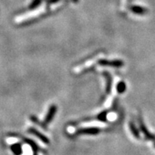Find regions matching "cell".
I'll return each instance as SVG.
<instances>
[{"label": "cell", "instance_id": "obj_8", "mask_svg": "<svg viewBox=\"0 0 155 155\" xmlns=\"http://www.w3.org/2000/svg\"><path fill=\"white\" fill-rule=\"evenodd\" d=\"M131 10H132L133 12L136 13V14H144L147 11V10H145L143 7H140V6H132Z\"/></svg>", "mask_w": 155, "mask_h": 155}, {"label": "cell", "instance_id": "obj_4", "mask_svg": "<svg viewBox=\"0 0 155 155\" xmlns=\"http://www.w3.org/2000/svg\"><path fill=\"white\" fill-rule=\"evenodd\" d=\"M29 131L30 133H32V134H33V135H36V136H37V138H38V139H41V140L42 141V142H44V143H48L49 141H48V139L47 137H45V135H41V133L39 132V131H37V130H36V129L30 128L29 130Z\"/></svg>", "mask_w": 155, "mask_h": 155}, {"label": "cell", "instance_id": "obj_13", "mask_svg": "<svg viewBox=\"0 0 155 155\" xmlns=\"http://www.w3.org/2000/svg\"><path fill=\"white\" fill-rule=\"evenodd\" d=\"M105 118H106V113H105V112H103V113H101V114L99 116V119L101 120H104Z\"/></svg>", "mask_w": 155, "mask_h": 155}, {"label": "cell", "instance_id": "obj_5", "mask_svg": "<svg viewBox=\"0 0 155 155\" xmlns=\"http://www.w3.org/2000/svg\"><path fill=\"white\" fill-rule=\"evenodd\" d=\"M55 112H56V107L51 106V108H50V109H49L48 113L47 116H46V119H45V122L46 123V124H48V123L51 120V119L53 118Z\"/></svg>", "mask_w": 155, "mask_h": 155}, {"label": "cell", "instance_id": "obj_9", "mask_svg": "<svg viewBox=\"0 0 155 155\" xmlns=\"http://www.w3.org/2000/svg\"><path fill=\"white\" fill-rule=\"evenodd\" d=\"M140 127H141V129H142V131L144 132V134H145V135L147 137H148L149 139H153V136L152 135H151L150 133L149 132V131H147V128L145 127V126L143 125V123H140Z\"/></svg>", "mask_w": 155, "mask_h": 155}, {"label": "cell", "instance_id": "obj_1", "mask_svg": "<svg viewBox=\"0 0 155 155\" xmlns=\"http://www.w3.org/2000/svg\"><path fill=\"white\" fill-rule=\"evenodd\" d=\"M45 11H46V6H45V5H44V6H41V7L39 9H37V10L33 11V12L29 13L28 15H23V16L18 17V18H17V21H27L29 18H36V17L40 16V15H42L43 13H45Z\"/></svg>", "mask_w": 155, "mask_h": 155}, {"label": "cell", "instance_id": "obj_6", "mask_svg": "<svg viewBox=\"0 0 155 155\" xmlns=\"http://www.w3.org/2000/svg\"><path fill=\"white\" fill-rule=\"evenodd\" d=\"M98 132H99V130L96 127H92V128L89 127V128L81 130L78 133H80V134H86V135H95Z\"/></svg>", "mask_w": 155, "mask_h": 155}, {"label": "cell", "instance_id": "obj_3", "mask_svg": "<svg viewBox=\"0 0 155 155\" xmlns=\"http://www.w3.org/2000/svg\"><path fill=\"white\" fill-rule=\"evenodd\" d=\"M101 65H107V66H112V67H121L123 65V63L120 60H114V61H107V60H102L100 61Z\"/></svg>", "mask_w": 155, "mask_h": 155}, {"label": "cell", "instance_id": "obj_2", "mask_svg": "<svg viewBox=\"0 0 155 155\" xmlns=\"http://www.w3.org/2000/svg\"><path fill=\"white\" fill-rule=\"evenodd\" d=\"M102 56H103V54H100L99 55H97L96 57H94V59H90V60L87 61L86 63L82 64V65L79 66V67H77V68H74V72H75V73H79V72L82 71L84 69L90 68V67L94 65L96 62H97L98 60H99V59H100L101 57H102Z\"/></svg>", "mask_w": 155, "mask_h": 155}, {"label": "cell", "instance_id": "obj_12", "mask_svg": "<svg viewBox=\"0 0 155 155\" xmlns=\"http://www.w3.org/2000/svg\"><path fill=\"white\" fill-rule=\"evenodd\" d=\"M131 131H132L133 135H135V137H137V138H139V131H137V129L135 128V127L133 126L132 124H131Z\"/></svg>", "mask_w": 155, "mask_h": 155}, {"label": "cell", "instance_id": "obj_7", "mask_svg": "<svg viewBox=\"0 0 155 155\" xmlns=\"http://www.w3.org/2000/svg\"><path fill=\"white\" fill-rule=\"evenodd\" d=\"M82 127H106L105 124H103V123L100 122H92V123H87V124H83L82 125Z\"/></svg>", "mask_w": 155, "mask_h": 155}, {"label": "cell", "instance_id": "obj_14", "mask_svg": "<svg viewBox=\"0 0 155 155\" xmlns=\"http://www.w3.org/2000/svg\"><path fill=\"white\" fill-rule=\"evenodd\" d=\"M116 118V116L114 114V113H112V114H111L110 116H108V119H109L110 120H114Z\"/></svg>", "mask_w": 155, "mask_h": 155}, {"label": "cell", "instance_id": "obj_11", "mask_svg": "<svg viewBox=\"0 0 155 155\" xmlns=\"http://www.w3.org/2000/svg\"><path fill=\"white\" fill-rule=\"evenodd\" d=\"M13 150H14V152H15V153H17V154H20L21 153V147L19 145H15L14 146V147H12Z\"/></svg>", "mask_w": 155, "mask_h": 155}, {"label": "cell", "instance_id": "obj_10", "mask_svg": "<svg viewBox=\"0 0 155 155\" xmlns=\"http://www.w3.org/2000/svg\"><path fill=\"white\" fill-rule=\"evenodd\" d=\"M126 90V86H125L124 82H119L118 85H117V91L120 94H122L124 93Z\"/></svg>", "mask_w": 155, "mask_h": 155}]
</instances>
